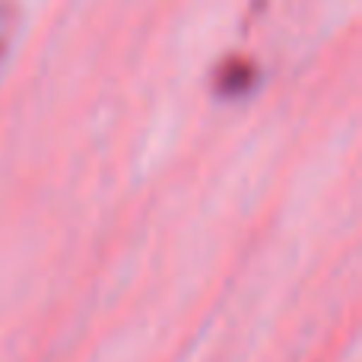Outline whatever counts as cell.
Returning <instances> with one entry per match:
<instances>
[{
    "mask_svg": "<svg viewBox=\"0 0 362 362\" xmlns=\"http://www.w3.org/2000/svg\"><path fill=\"white\" fill-rule=\"evenodd\" d=\"M257 83V67L245 57H229L223 67L216 70V95L223 99H242L255 89Z\"/></svg>",
    "mask_w": 362,
    "mask_h": 362,
    "instance_id": "cell-1",
    "label": "cell"
},
{
    "mask_svg": "<svg viewBox=\"0 0 362 362\" xmlns=\"http://www.w3.org/2000/svg\"><path fill=\"white\" fill-rule=\"evenodd\" d=\"M19 25H23V13L13 0H0V76H4L6 64H10V54L16 48L19 38Z\"/></svg>",
    "mask_w": 362,
    "mask_h": 362,
    "instance_id": "cell-2",
    "label": "cell"
}]
</instances>
